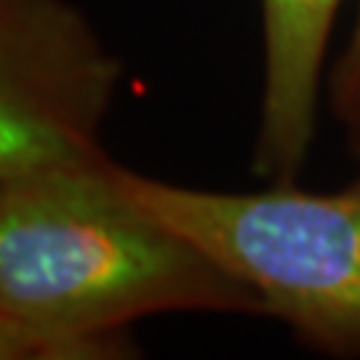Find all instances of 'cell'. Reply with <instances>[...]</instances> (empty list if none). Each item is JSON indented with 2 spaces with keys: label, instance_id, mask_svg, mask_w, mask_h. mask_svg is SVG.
Returning a JSON list of instances; mask_svg holds the SVG:
<instances>
[{
  "label": "cell",
  "instance_id": "1",
  "mask_svg": "<svg viewBox=\"0 0 360 360\" xmlns=\"http://www.w3.org/2000/svg\"><path fill=\"white\" fill-rule=\"evenodd\" d=\"M0 309L59 360L131 355V323L262 312L257 294L136 206L96 155L0 179Z\"/></svg>",
  "mask_w": 360,
  "mask_h": 360
},
{
  "label": "cell",
  "instance_id": "2",
  "mask_svg": "<svg viewBox=\"0 0 360 360\" xmlns=\"http://www.w3.org/2000/svg\"><path fill=\"white\" fill-rule=\"evenodd\" d=\"M117 187L257 294L262 312L309 345L360 352V179L342 193L272 184L217 193L158 181L115 163Z\"/></svg>",
  "mask_w": 360,
  "mask_h": 360
},
{
  "label": "cell",
  "instance_id": "3",
  "mask_svg": "<svg viewBox=\"0 0 360 360\" xmlns=\"http://www.w3.org/2000/svg\"><path fill=\"white\" fill-rule=\"evenodd\" d=\"M120 59L67 0H0V179L102 155Z\"/></svg>",
  "mask_w": 360,
  "mask_h": 360
},
{
  "label": "cell",
  "instance_id": "4",
  "mask_svg": "<svg viewBox=\"0 0 360 360\" xmlns=\"http://www.w3.org/2000/svg\"><path fill=\"white\" fill-rule=\"evenodd\" d=\"M345 0H262L264 96L254 171L294 184L315 136L323 59Z\"/></svg>",
  "mask_w": 360,
  "mask_h": 360
},
{
  "label": "cell",
  "instance_id": "5",
  "mask_svg": "<svg viewBox=\"0 0 360 360\" xmlns=\"http://www.w3.org/2000/svg\"><path fill=\"white\" fill-rule=\"evenodd\" d=\"M0 360H59L51 342L0 309Z\"/></svg>",
  "mask_w": 360,
  "mask_h": 360
},
{
  "label": "cell",
  "instance_id": "6",
  "mask_svg": "<svg viewBox=\"0 0 360 360\" xmlns=\"http://www.w3.org/2000/svg\"><path fill=\"white\" fill-rule=\"evenodd\" d=\"M358 91H360V11H358L355 30H352V38H349L347 49H345V56H342V62L336 67V77H334L336 110H342Z\"/></svg>",
  "mask_w": 360,
  "mask_h": 360
},
{
  "label": "cell",
  "instance_id": "7",
  "mask_svg": "<svg viewBox=\"0 0 360 360\" xmlns=\"http://www.w3.org/2000/svg\"><path fill=\"white\" fill-rule=\"evenodd\" d=\"M342 117H347L349 120V129H352V139H355V144H358V150H360V91L349 99L342 110Z\"/></svg>",
  "mask_w": 360,
  "mask_h": 360
}]
</instances>
